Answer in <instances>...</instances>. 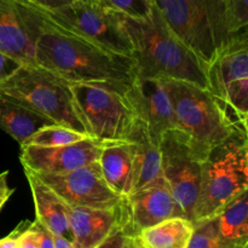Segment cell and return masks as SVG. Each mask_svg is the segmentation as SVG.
<instances>
[{
	"label": "cell",
	"mask_w": 248,
	"mask_h": 248,
	"mask_svg": "<svg viewBox=\"0 0 248 248\" xmlns=\"http://www.w3.org/2000/svg\"><path fill=\"white\" fill-rule=\"evenodd\" d=\"M18 248H39L36 235L29 227L19 232Z\"/></svg>",
	"instance_id": "cell-30"
},
{
	"label": "cell",
	"mask_w": 248,
	"mask_h": 248,
	"mask_svg": "<svg viewBox=\"0 0 248 248\" xmlns=\"http://www.w3.org/2000/svg\"><path fill=\"white\" fill-rule=\"evenodd\" d=\"M29 228L36 235L39 248H53V235L45 227H43L38 220L29 224Z\"/></svg>",
	"instance_id": "cell-28"
},
{
	"label": "cell",
	"mask_w": 248,
	"mask_h": 248,
	"mask_svg": "<svg viewBox=\"0 0 248 248\" xmlns=\"http://www.w3.org/2000/svg\"><path fill=\"white\" fill-rule=\"evenodd\" d=\"M68 206L110 208L125 202L106 183L98 161L60 176L36 174Z\"/></svg>",
	"instance_id": "cell-11"
},
{
	"label": "cell",
	"mask_w": 248,
	"mask_h": 248,
	"mask_svg": "<svg viewBox=\"0 0 248 248\" xmlns=\"http://www.w3.org/2000/svg\"><path fill=\"white\" fill-rule=\"evenodd\" d=\"M79 1H85V2H98L99 0H79Z\"/></svg>",
	"instance_id": "cell-36"
},
{
	"label": "cell",
	"mask_w": 248,
	"mask_h": 248,
	"mask_svg": "<svg viewBox=\"0 0 248 248\" xmlns=\"http://www.w3.org/2000/svg\"><path fill=\"white\" fill-rule=\"evenodd\" d=\"M220 237L234 248H248V190L230 201L216 217Z\"/></svg>",
	"instance_id": "cell-21"
},
{
	"label": "cell",
	"mask_w": 248,
	"mask_h": 248,
	"mask_svg": "<svg viewBox=\"0 0 248 248\" xmlns=\"http://www.w3.org/2000/svg\"><path fill=\"white\" fill-rule=\"evenodd\" d=\"M234 36L248 34V0H224Z\"/></svg>",
	"instance_id": "cell-26"
},
{
	"label": "cell",
	"mask_w": 248,
	"mask_h": 248,
	"mask_svg": "<svg viewBox=\"0 0 248 248\" xmlns=\"http://www.w3.org/2000/svg\"><path fill=\"white\" fill-rule=\"evenodd\" d=\"M123 17L137 78L177 80L207 90V64L172 33L155 4L148 18Z\"/></svg>",
	"instance_id": "cell-2"
},
{
	"label": "cell",
	"mask_w": 248,
	"mask_h": 248,
	"mask_svg": "<svg viewBox=\"0 0 248 248\" xmlns=\"http://www.w3.org/2000/svg\"><path fill=\"white\" fill-rule=\"evenodd\" d=\"M70 89L89 137L101 143L128 140L137 120L128 91L93 85H70Z\"/></svg>",
	"instance_id": "cell-8"
},
{
	"label": "cell",
	"mask_w": 248,
	"mask_h": 248,
	"mask_svg": "<svg viewBox=\"0 0 248 248\" xmlns=\"http://www.w3.org/2000/svg\"><path fill=\"white\" fill-rule=\"evenodd\" d=\"M126 207L128 216L126 232L131 237H136L143 230L165 220L186 218L183 210L162 177L127 196Z\"/></svg>",
	"instance_id": "cell-13"
},
{
	"label": "cell",
	"mask_w": 248,
	"mask_h": 248,
	"mask_svg": "<svg viewBox=\"0 0 248 248\" xmlns=\"http://www.w3.org/2000/svg\"><path fill=\"white\" fill-rule=\"evenodd\" d=\"M172 33L205 64H211L236 36L224 0H154Z\"/></svg>",
	"instance_id": "cell-3"
},
{
	"label": "cell",
	"mask_w": 248,
	"mask_h": 248,
	"mask_svg": "<svg viewBox=\"0 0 248 248\" xmlns=\"http://www.w3.org/2000/svg\"><path fill=\"white\" fill-rule=\"evenodd\" d=\"M98 2L107 9L133 19L148 18L154 7V0H99Z\"/></svg>",
	"instance_id": "cell-25"
},
{
	"label": "cell",
	"mask_w": 248,
	"mask_h": 248,
	"mask_svg": "<svg viewBox=\"0 0 248 248\" xmlns=\"http://www.w3.org/2000/svg\"><path fill=\"white\" fill-rule=\"evenodd\" d=\"M186 248H234L220 237L213 218L194 223V230Z\"/></svg>",
	"instance_id": "cell-24"
},
{
	"label": "cell",
	"mask_w": 248,
	"mask_h": 248,
	"mask_svg": "<svg viewBox=\"0 0 248 248\" xmlns=\"http://www.w3.org/2000/svg\"><path fill=\"white\" fill-rule=\"evenodd\" d=\"M24 1L29 2L31 5H35L38 7H41V9L56 10L60 9V7L73 4L77 0H24Z\"/></svg>",
	"instance_id": "cell-31"
},
{
	"label": "cell",
	"mask_w": 248,
	"mask_h": 248,
	"mask_svg": "<svg viewBox=\"0 0 248 248\" xmlns=\"http://www.w3.org/2000/svg\"><path fill=\"white\" fill-rule=\"evenodd\" d=\"M53 248H75L70 240L63 236H55L53 235Z\"/></svg>",
	"instance_id": "cell-34"
},
{
	"label": "cell",
	"mask_w": 248,
	"mask_h": 248,
	"mask_svg": "<svg viewBox=\"0 0 248 248\" xmlns=\"http://www.w3.org/2000/svg\"><path fill=\"white\" fill-rule=\"evenodd\" d=\"M98 164L109 188L127 198L133 189V147L128 140L102 144Z\"/></svg>",
	"instance_id": "cell-19"
},
{
	"label": "cell",
	"mask_w": 248,
	"mask_h": 248,
	"mask_svg": "<svg viewBox=\"0 0 248 248\" xmlns=\"http://www.w3.org/2000/svg\"><path fill=\"white\" fill-rule=\"evenodd\" d=\"M127 96L137 118L147 125L156 142H160L165 132L177 128L173 102L166 80L137 78Z\"/></svg>",
	"instance_id": "cell-15"
},
{
	"label": "cell",
	"mask_w": 248,
	"mask_h": 248,
	"mask_svg": "<svg viewBox=\"0 0 248 248\" xmlns=\"http://www.w3.org/2000/svg\"><path fill=\"white\" fill-rule=\"evenodd\" d=\"M57 124L36 111L0 96V130L23 147L36 132Z\"/></svg>",
	"instance_id": "cell-20"
},
{
	"label": "cell",
	"mask_w": 248,
	"mask_h": 248,
	"mask_svg": "<svg viewBox=\"0 0 248 248\" xmlns=\"http://www.w3.org/2000/svg\"><path fill=\"white\" fill-rule=\"evenodd\" d=\"M24 2L47 26L109 52L132 57L133 45L124 24L123 15L99 2L77 0L56 10H45Z\"/></svg>",
	"instance_id": "cell-5"
},
{
	"label": "cell",
	"mask_w": 248,
	"mask_h": 248,
	"mask_svg": "<svg viewBox=\"0 0 248 248\" xmlns=\"http://www.w3.org/2000/svg\"><path fill=\"white\" fill-rule=\"evenodd\" d=\"M34 16L38 24L34 46L36 67L69 85H93L125 92L131 89L137 79L132 57L109 52L62 33L44 23L35 12Z\"/></svg>",
	"instance_id": "cell-1"
},
{
	"label": "cell",
	"mask_w": 248,
	"mask_h": 248,
	"mask_svg": "<svg viewBox=\"0 0 248 248\" xmlns=\"http://www.w3.org/2000/svg\"><path fill=\"white\" fill-rule=\"evenodd\" d=\"M102 144L93 138H89L61 147L26 145L21 148L19 160L24 170L35 174L60 176L98 161Z\"/></svg>",
	"instance_id": "cell-12"
},
{
	"label": "cell",
	"mask_w": 248,
	"mask_h": 248,
	"mask_svg": "<svg viewBox=\"0 0 248 248\" xmlns=\"http://www.w3.org/2000/svg\"><path fill=\"white\" fill-rule=\"evenodd\" d=\"M136 246V240L135 237H128L127 241H126L125 246H124V248H135Z\"/></svg>",
	"instance_id": "cell-35"
},
{
	"label": "cell",
	"mask_w": 248,
	"mask_h": 248,
	"mask_svg": "<svg viewBox=\"0 0 248 248\" xmlns=\"http://www.w3.org/2000/svg\"><path fill=\"white\" fill-rule=\"evenodd\" d=\"M0 96L51 119L57 125L87 136L70 85L36 65L19 68L0 85Z\"/></svg>",
	"instance_id": "cell-6"
},
{
	"label": "cell",
	"mask_w": 248,
	"mask_h": 248,
	"mask_svg": "<svg viewBox=\"0 0 248 248\" xmlns=\"http://www.w3.org/2000/svg\"><path fill=\"white\" fill-rule=\"evenodd\" d=\"M127 140L133 147V194L161 178V153L159 142L138 118Z\"/></svg>",
	"instance_id": "cell-17"
},
{
	"label": "cell",
	"mask_w": 248,
	"mask_h": 248,
	"mask_svg": "<svg viewBox=\"0 0 248 248\" xmlns=\"http://www.w3.org/2000/svg\"><path fill=\"white\" fill-rule=\"evenodd\" d=\"M194 230V223L186 218H172L135 237L145 248H186Z\"/></svg>",
	"instance_id": "cell-22"
},
{
	"label": "cell",
	"mask_w": 248,
	"mask_h": 248,
	"mask_svg": "<svg viewBox=\"0 0 248 248\" xmlns=\"http://www.w3.org/2000/svg\"><path fill=\"white\" fill-rule=\"evenodd\" d=\"M166 84L173 102L177 128L190 137L196 153L205 160L213 147L236 130L208 90L177 80H166Z\"/></svg>",
	"instance_id": "cell-7"
},
{
	"label": "cell",
	"mask_w": 248,
	"mask_h": 248,
	"mask_svg": "<svg viewBox=\"0 0 248 248\" xmlns=\"http://www.w3.org/2000/svg\"><path fill=\"white\" fill-rule=\"evenodd\" d=\"M128 237L131 236H128V234L126 232V228H120L96 248H124Z\"/></svg>",
	"instance_id": "cell-29"
},
{
	"label": "cell",
	"mask_w": 248,
	"mask_h": 248,
	"mask_svg": "<svg viewBox=\"0 0 248 248\" xmlns=\"http://www.w3.org/2000/svg\"><path fill=\"white\" fill-rule=\"evenodd\" d=\"M207 90L248 118V34L236 36L207 65Z\"/></svg>",
	"instance_id": "cell-10"
},
{
	"label": "cell",
	"mask_w": 248,
	"mask_h": 248,
	"mask_svg": "<svg viewBox=\"0 0 248 248\" xmlns=\"http://www.w3.org/2000/svg\"><path fill=\"white\" fill-rule=\"evenodd\" d=\"M159 147L162 178L186 219L194 223V208L200 189L203 160L196 153L190 137L178 128L165 132L160 138Z\"/></svg>",
	"instance_id": "cell-9"
},
{
	"label": "cell",
	"mask_w": 248,
	"mask_h": 248,
	"mask_svg": "<svg viewBox=\"0 0 248 248\" xmlns=\"http://www.w3.org/2000/svg\"><path fill=\"white\" fill-rule=\"evenodd\" d=\"M38 24L23 0H0V51L24 65H35L34 46Z\"/></svg>",
	"instance_id": "cell-14"
},
{
	"label": "cell",
	"mask_w": 248,
	"mask_h": 248,
	"mask_svg": "<svg viewBox=\"0 0 248 248\" xmlns=\"http://www.w3.org/2000/svg\"><path fill=\"white\" fill-rule=\"evenodd\" d=\"M69 227L75 248H96L114 232L127 225L125 202L110 208L68 206Z\"/></svg>",
	"instance_id": "cell-16"
},
{
	"label": "cell",
	"mask_w": 248,
	"mask_h": 248,
	"mask_svg": "<svg viewBox=\"0 0 248 248\" xmlns=\"http://www.w3.org/2000/svg\"><path fill=\"white\" fill-rule=\"evenodd\" d=\"M89 136L80 133L72 128L64 126L55 125L48 126L36 132L23 147L34 145V147H61V145L74 144L89 140ZM22 147V148H23Z\"/></svg>",
	"instance_id": "cell-23"
},
{
	"label": "cell",
	"mask_w": 248,
	"mask_h": 248,
	"mask_svg": "<svg viewBox=\"0 0 248 248\" xmlns=\"http://www.w3.org/2000/svg\"><path fill=\"white\" fill-rule=\"evenodd\" d=\"M135 240H136V239H135ZM135 248H145V247L142 246V245H140L137 241H136V246H135Z\"/></svg>",
	"instance_id": "cell-37"
},
{
	"label": "cell",
	"mask_w": 248,
	"mask_h": 248,
	"mask_svg": "<svg viewBox=\"0 0 248 248\" xmlns=\"http://www.w3.org/2000/svg\"><path fill=\"white\" fill-rule=\"evenodd\" d=\"M248 190V133L232 132L207 153L202 162L194 223L216 217Z\"/></svg>",
	"instance_id": "cell-4"
},
{
	"label": "cell",
	"mask_w": 248,
	"mask_h": 248,
	"mask_svg": "<svg viewBox=\"0 0 248 248\" xmlns=\"http://www.w3.org/2000/svg\"><path fill=\"white\" fill-rule=\"evenodd\" d=\"M23 65V63L18 60L0 51V85L7 81Z\"/></svg>",
	"instance_id": "cell-27"
},
{
	"label": "cell",
	"mask_w": 248,
	"mask_h": 248,
	"mask_svg": "<svg viewBox=\"0 0 248 248\" xmlns=\"http://www.w3.org/2000/svg\"><path fill=\"white\" fill-rule=\"evenodd\" d=\"M21 232L19 227L15 229L9 236L0 239V248H18V235Z\"/></svg>",
	"instance_id": "cell-33"
},
{
	"label": "cell",
	"mask_w": 248,
	"mask_h": 248,
	"mask_svg": "<svg viewBox=\"0 0 248 248\" xmlns=\"http://www.w3.org/2000/svg\"><path fill=\"white\" fill-rule=\"evenodd\" d=\"M7 176H9L7 171L0 173V201H7L14 193V189L10 188L7 184Z\"/></svg>",
	"instance_id": "cell-32"
},
{
	"label": "cell",
	"mask_w": 248,
	"mask_h": 248,
	"mask_svg": "<svg viewBox=\"0 0 248 248\" xmlns=\"http://www.w3.org/2000/svg\"><path fill=\"white\" fill-rule=\"evenodd\" d=\"M24 173L33 195L36 220L52 235L63 236L73 242L67 203L35 173L28 170H24Z\"/></svg>",
	"instance_id": "cell-18"
}]
</instances>
